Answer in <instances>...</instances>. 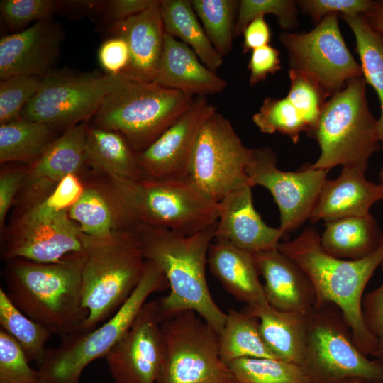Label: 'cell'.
Wrapping results in <instances>:
<instances>
[{"mask_svg": "<svg viewBox=\"0 0 383 383\" xmlns=\"http://www.w3.org/2000/svg\"><path fill=\"white\" fill-rule=\"evenodd\" d=\"M84 188L85 183L79 175L70 174L64 177L43 201L49 209L69 211L81 197Z\"/></svg>", "mask_w": 383, "mask_h": 383, "instance_id": "cell-45", "label": "cell"}, {"mask_svg": "<svg viewBox=\"0 0 383 383\" xmlns=\"http://www.w3.org/2000/svg\"><path fill=\"white\" fill-rule=\"evenodd\" d=\"M26 167L4 168L0 174V226L4 231L5 220L15 197L20 192L26 173Z\"/></svg>", "mask_w": 383, "mask_h": 383, "instance_id": "cell-48", "label": "cell"}, {"mask_svg": "<svg viewBox=\"0 0 383 383\" xmlns=\"http://www.w3.org/2000/svg\"><path fill=\"white\" fill-rule=\"evenodd\" d=\"M228 365L237 383H307L299 365L279 359L243 358Z\"/></svg>", "mask_w": 383, "mask_h": 383, "instance_id": "cell-36", "label": "cell"}, {"mask_svg": "<svg viewBox=\"0 0 383 383\" xmlns=\"http://www.w3.org/2000/svg\"><path fill=\"white\" fill-rule=\"evenodd\" d=\"M380 266L383 272V262ZM362 311L367 330L378 341L374 357L383 360V280L377 288L364 295Z\"/></svg>", "mask_w": 383, "mask_h": 383, "instance_id": "cell-44", "label": "cell"}, {"mask_svg": "<svg viewBox=\"0 0 383 383\" xmlns=\"http://www.w3.org/2000/svg\"><path fill=\"white\" fill-rule=\"evenodd\" d=\"M157 0L106 1L104 14L111 24L148 9Z\"/></svg>", "mask_w": 383, "mask_h": 383, "instance_id": "cell-49", "label": "cell"}, {"mask_svg": "<svg viewBox=\"0 0 383 383\" xmlns=\"http://www.w3.org/2000/svg\"><path fill=\"white\" fill-rule=\"evenodd\" d=\"M345 383H374L362 379H352L347 381Z\"/></svg>", "mask_w": 383, "mask_h": 383, "instance_id": "cell-52", "label": "cell"}, {"mask_svg": "<svg viewBox=\"0 0 383 383\" xmlns=\"http://www.w3.org/2000/svg\"><path fill=\"white\" fill-rule=\"evenodd\" d=\"M168 282L161 269L145 260L141 279L128 299L108 320L93 330L62 338L60 344L46 350L38 366L43 383H79L85 367L107 353L131 328L148 298L165 291Z\"/></svg>", "mask_w": 383, "mask_h": 383, "instance_id": "cell-7", "label": "cell"}, {"mask_svg": "<svg viewBox=\"0 0 383 383\" xmlns=\"http://www.w3.org/2000/svg\"><path fill=\"white\" fill-rule=\"evenodd\" d=\"M212 104L196 96L191 106L154 142L135 152L142 179L163 181L189 180L194 142Z\"/></svg>", "mask_w": 383, "mask_h": 383, "instance_id": "cell-17", "label": "cell"}, {"mask_svg": "<svg viewBox=\"0 0 383 383\" xmlns=\"http://www.w3.org/2000/svg\"><path fill=\"white\" fill-rule=\"evenodd\" d=\"M328 172L309 165L296 172L282 171L268 147L250 149L246 167L252 186H262L272 195L280 213L279 228L285 233L309 220Z\"/></svg>", "mask_w": 383, "mask_h": 383, "instance_id": "cell-15", "label": "cell"}, {"mask_svg": "<svg viewBox=\"0 0 383 383\" xmlns=\"http://www.w3.org/2000/svg\"><path fill=\"white\" fill-rule=\"evenodd\" d=\"M6 261L4 289L19 310L61 338L84 331L89 313L82 296L83 250L56 262Z\"/></svg>", "mask_w": 383, "mask_h": 383, "instance_id": "cell-2", "label": "cell"}, {"mask_svg": "<svg viewBox=\"0 0 383 383\" xmlns=\"http://www.w3.org/2000/svg\"><path fill=\"white\" fill-rule=\"evenodd\" d=\"M382 238L383 233L370 213L326 222L320 243L323 250L331 256L355 260L374 252Z\"/></svg>", "mask_w": 383, "mask_h": 383, "instance_id": "cell-29", "label": "cell"}, {"mask_svg": "<svg viewBox=\"0 0 383 383\" xmlns=\"http://www.w3.org/2000/svg\"><path fill=\"white\" fill-rule=\"evenodd\" d=\"M68 215L82 233L95 238L134 228L106 182L85 183L83 194Z\"/></svg>", "mask_w": 383, "mask_h": 383, "instance_id": "cell-27", "label": "cell"}, {"mask_svg": "<svg viewBox=\"0 0 383 383\" xmlns=\"http://www.w3.org/2000/svg\"><path fill=\"white\" fill-rule=\"evenodd\" d=\"M364 170L343 167L339 176L326 181L309 221H331L370 213V207L383 199V184L367 179Z\"/></svg>", "mask_w": 383, "mask_h": 383, "instance_id": "cell-23", "label": "cell"}, {"mask_svg": "<svg viewBox=\"0 0 383 383\" xmlns=\"http://www.w3.org/2000/svg\"><path fill=\"white\" fill-rule=\"evenodd\" d=\"M290 88L287 97L306 123L309 134L315 128L330 98L323 89L308 76L289 69Z\"/></svg>", "mask_w": 383, "mask_h": 383, "instance_id": "cell-38", "label": "cell"}, {"mask_svg": "<svg viewBox=\"0 0 383 383\" xmlns=\"http://www.w3.org/2000/svg\"><path fill=\"white\" fill-rule=\"evenodd\" d=\"M204 31L214 48L221 55L232 50L239 1L191 0Z\"/></svg>", "mask_w": 383, "mask_h": 383, "instance_id": "cell-35", "label": "cell"}, {"mask_svg": "<svg viewBox=\"0 0 383 383\" xmlns=\"http://www.w3.org/2000/svg\"><path fill=\"white\" fill-rule=\"evenodd\" d=\"M307 337L300 367L307 383L383 382V360H370L356 345L341 310L315 304L307 313Z\"/></svg>", "mask_w": 383, "mask_h": 383, "instance_id": "cell-9", "label": "cell"}, {"mask_svg": "<svg viewBox=\"0 0 383 383\" xmlns=\"http://www.w3.org/2000/svg\"><path fill=\"white\" fill-rule=\"evenodd\" d=\"M106 184L134 227L145 225L192 235L218 221V203L189 180L108 179Z\"/></svg>", "mask_w": 383, "mask_h": 383, "instance_id": "cell-5", "label": "cell"}, {"mask_svg": "<svg viewBox=\"0 0 383 383\" xmlns=\"http://www.w3.org/2000/svg\"><path fill=\"white\" fill-rule=\"evenodd\" d=\"M278 250L294 261L313 284L316 304L330 302L342 311L357 348L374 357L377 340L367 330L362 311L365 288L383 262V238L377 248L359 260L335 257L326 252L320 235L311 226L295 238L281 242Z\"/></svg>", "mask_w": 383, "mask_h": 383, "instance_id": "cell-3", "label": "cell"}, {"mask_svg": "<svg viewBox=\"0 0 383 383\" xmlns=\"http://www.w3.org/2000/svg\"><path fill=\"white\" fill-rule=\"evenodd\" d=\"M89 120L72 126L27 165L22 200L45 198L67 175L79 174L86 165L85 140Z\"/></svg>", "mask_w": 383, "mask_h": 383, "instance_id": "cell-19", "label": "cell"}, {"mask_svg": "<svg viewBox=\"0 0 383 383\" xmlns=\"http://www.w3.org/2000/svg\"><path fill=\"white\" fill-rule=\"evenodd\" d=\"M207 263L211 273L237 301L246 305L267 303L253 253L216 240L209 246Z\"/></svg>", "mask_w": 383, "mask_h": 383, "instance_id": "cell-25", "label": "cell"}, {"mask_svg": "<svg viewBox=\"0 0 383 383\" xmlns=\"http://www.w3.org/2000/svg\"><path fill=\"white\" fill-rule=\"evenodd\" d=\"M42 199L22 201L7 233L2 257L56 262L83 250L82 233L68 211L49 209Z\"/></svg>", "mask_w": 383, "mask_h": 383, "instance_id": "cell-14", "label": "cell"}, {"mask_svg": "<svg viewBox=\"0 0 383 383\" xmlns=\"http://www.w3.org/2000/svg\"><path fill=\"white\" fill-rule=\"evenodd\" d=\"M157 299L145 303L105 356L114 383H157L165 355Z\"/></svg>", "mask_w": 383, "mask_h": 383, "instance_id": "cell-16", "label": "cell"}, {"mask_svg": "<svg viewBox=\"0 0 383 383\" xmlns=\"http://www.w3.org/2000/svg\"><path fill=\"white\" fill-rule=\"evenodd\" d=\"M38 383H43V382H41L40 381V382H38Z\"/></svg>", "mask_w": 383, "mask_h": 383, "instance_id": "cell-54", "label": "cell"}, {"mask_svg": "<svg viewBox=\"0 0 383 383\" xmlns=\"http://www.w3.org/2000/svg\"><path fill=\"white\" fill-rule=\"evenodd\" d=\"M23 350L9 333L0 328V383H38V370L30 367Z\"/></svg>", "mask_w": 383, "mask_h": 383, "instance_id": "cell-41", "label": "cell"}, {"mask_svg": "<svg viewBox=\"0 0 383 383\" xmlns=\"http://www.w3.org/2000/svg\"><path fill=\"white\" fill-rule=\"evenodd\" d=\"M153 82L194 96L219 94L227 87L226 81L201 63L189 45L165 33Z\"/></svg>", "mask_w": 383, "mask_h": 383, "instance_id": "cell-24", "label": "cell"}, {"mask_svg": "<svg viewBox=\"0 0 383 383\" xmlns=\"http://www.w3.org/2000/svg\"><path fill=\"white\" fill-rule=\"evenodd\" d=\"M0 326L21 345L29 362H35L38 366L43 362L47 350L45 343L52 333L19 310L1 287Z\"/></svg>", "mask_w": 383, "mask_h": 383, "instance_id": "cell-34", "label": "cell"}, {"mask_svg": "<svg viewBox=\"0 0 383 383\" xmlns=\"http://www.w3.org/2000/svg\"><path fill=\"white\" fill-rule=\"evenodd\" d=\"M86 164L108 179H142L135 152L119 133L88 126L85 140Z\"/></svg>", "mask_w": 383, "mask_h": 383, "instance_id": "cell-28", "label": "cell"}, {"mask_svg": "<svg viewBox=\"0 0 383 383\" xmlns=\"http://www.w3.org/2000/svg\"><path fill=\"white\" fill-rule=\"evenodd\" d=\"M54 129L47 124L18 119L0 125L1 164L35 162L55 140Z\"/></svg>", "mask_w": 383, "mask_h": 383, "instance_id": "cell-32", "label": "cell"}, {"mask_svg": "<svg viewBox=\"0 0 383 383\" xmlns=\"http://www.w3.org/2000/svg\"><path fill=\"white\" fill-rule=\"evenodd\" d=\"M352 30L363 77L376 91L380 104L378 132L383 150V34L375 30L363 15L341 16Z\"/></svg>", "mask_w": 383, "mask_h": 383, "instance_id": "cell-33", "label": "cell"}, {"mask_svg": "<svg viewBox=\"0 0 383 383\" xmlns=\"http://www.w3.org/2000/svg\"><path fill=\"white\" fill-rule=\"evenodd\" d=\"M129 58L128 44L118 35L106 39L99 49V62L106 74H122L128 66Z\"/></svg>", "mask_w": 383, "mask_h": 383, "instance_id": "cell-46", "label": "cell"}, {"mask_svg": "<svg viewBox=\"0 0 383 383\" xmlns=\"http://www.w3.org/2000/svg\"><path fill=\"white\" fill-rule=\"evenodd\" d=\"M226 314L218 333L219 355L226 364L243 358L279 359L265 342L256 317L233 309Z\"/></svg>", "mask_w": 383, "mask_h": 383, "instance_id": "cell-31", "label": "cell"}, {"mask_svg": "<svg viewBox=\"0 0 383 383\" xmlns=\"http://www.w3.org/2000/svg\"><path fill=\"white\" fill-rule=\"evenodd\" d=\"M363 16L375 30L383 34V1H374L372 8Z\"/></svg>", "mask_w": 383, "mask_h": 383, "instance_id": "cell-51", "label": "cell"}, {"mask_svg": "<svg viewBox=\"0 0 383 383\" xmlns=\"http://www.w3.org/2000/svg\"><path fill=\"white\" fill-rule=\"evenodd\" d=\"M165 355L157 383H237L221 358L218 333L196 312L161 323Z\"/></svg>", "mask_w": 383, "mask_h": 383, "instance_id": "cell-10", "label": "cell"}, {"mask_svg": "<svg viewBox=\"0 0 383 383\" xmlns=\"http://www.w3.org/2000/svg\"><path fill=\"white\" fill-rule=\"evenodd\" d=\"M279 40L287 50L289 69L316 82L330 98L350 80L363 77L343 40L337 13L327 15L309 32H283Z\"/></svg>", "mask_w": 383, "mask_h": 383, "instance_id": "cell-13", "label": "cell"}, {"mask_svg": "<svg viewBox=\"0 0 383 383\" xmlns=\"http://www.w3.org/2000/svg\"><path fill=\"white\" fill-rule=\"evenodd\" d=\"M194 99L153 82L126 78L104 98L92 123L119 133L135 152H141L174 123Z\"/></svg>", "mask_w": 383, "mask_h": 383, "instance_id": "cell-8", "label": "cell"}, {"mask_svg": "<svg viewBox=\"0 0 383 383\" xmlns=\"http://www.w3.org/2000/svg\"><path fill=\"white\" fill-rule=\"evenodd\" d=\"M252 187L238 188L218 202L214 239L252 253L278 249L287 233L263 221L254 207Z\"/></svg>", "mask_w": 383, "mask_h": 383, "instance_id": "cell-20", "label": "cell"}, {"mask_svg": "<svg viewBox=\"0 0 383 383\" xmlns=\"http://www.w3.org/2000/svg\"><path fill=\"white\" fill-rule=\"evenodd\" d=\"M379 383H383V382H379Z\"/></svg>", "mask_w": 383, "mask_h": 383, "instance_id": "cell-55", "label": "cell"}, {"mask_svg": "<svg viewBox=\"0 0 383 383\" xmlns=\"http://www.w3.org/2000/svg\"><path fill=\"white\" fill-rule=\"evenodd\" d=\"M379 180H380L379 183L383 184V166L382 167L379 171Z\"/></svg>", "mask_w": 383, "mask_h": 383, "instance_id": "cell-53", "label": "cell"}, {"mask_svg": "<svg viewBox=\"0 0 383 383\" xmlns=\"http://www.w3.org/2000/svg\"><path fill=\"white\" fill-rule=\"evenodd\" d=\"M242 44L243 53L252 51L269 45L271 31L265 16H258L253 19L245 28Z\"/></svg>", "mask_w": 383, "mask_h": 383, "instance_id": "cell-50", "label": "cell"}, {"mask_svg": "<svg viewBox=\"0 0 383 383\" xmlns=\"http://www.w3.org/2000/svg\"><path fill=\"white\" fill-rule=\"evenodd\" d=\"M85 261L82 296L89 313L84 331L111 318L138 284L145 267L134 230L121 229L104 238L82 233Z\"/></svg>", "mask_w": 383, "mask_h": 383, "instance_id": "cell-4", "label": "cell"}, {"mask_svg": "<svg viewBox=\"0 0 383 383\" xmlns=\"http://www.w3.org/2000/svg\"><path fill=\"white\" fill-rule=\"evenodd\" d=\"M64 31L52 18L33 23L0 40V78L45 77L60 57Z\"/></svg>", "mask_w": 383, "mask_h": 383, "instance_id": "cell-18", "label": "cell"}, {"mask_svg": "<svg viewBox=\"0 0 383 383\" xmlns=\"http://www.w3.org/2000/svg\"><path fill=\"white\" fill-rule=\"evenodd\" d=\"M250 151L229 120L211 105L194 142L189 180L218 203L231 192L252 186L246 173Z\"/></svg>", "mask_w": 383, "mask_h": 383, "instance_id": "cell-11", "label": "cell"}, {"mask_svg": "<svg viewBox=\"0 0 383 383\" xmlns=\"http://www.w3.org/2000/svg\"><path fill=\"white\" fill-rule=\"evenodd\" d=\"M243 311L259 320L265 342L279 359L300 365L306 345L307 313L280 311L268 303L246 305Z\"/></svg>", "mask_w": 383, "mask_h": 383, "instance_id": "cell-26", "label": "cell"}, {"mask_svg": "<svg viewBox=\"0 0 383 383\" xmlns=\"http://www.w3.org/2000/svg\"><path fill=\"white\" fill-rule=\"evenodd\" d=\"M279 54V51L270 45L252 51L248 67L251 85L265 80L269 74L281 69Z\"/></svg>", "mask_w": 383, "mask_h": 383, "instance_id": "cell-47", "label": "cell"}, {"mask_svg": "<svg viewBox=\"0 0 383 383\" xmlns=\"http://www.w3.org/2000/svg\"><path fill=\"white\" fill-rule=\"evenodd\" d=\"M125 79L122 74L52 71L43 79L21 118L66 130L91 118L104 98Z\"/></svg>", "mask_w": 383, "mask_h": 383, "instance_id": "cell-12", "label": "cell"}, {"mask_svg": "<svg viewBox=\"0 0 383 383\" xmlns=\"http://www.w3.org/2000/svg\"><path fill=\"white\" fill-rule=\"evenodd\" d=\"M57 12V1L1 0L0 13L8 28L14 33L36 23L52 18Z\"/></svg>", "mask_w": 383, "mask_h": 383, "instance_id": "cell-42", "label": "cell"}, {"mask_svg": "<svg viewBox=\"0 0 383 383\" xmlns=\"http://www.w3.org/2000/svg\"><path fill=\"white\" fill-rule=\"evenodd\" d=\"M252 121L261 132L279 133L288 136L296 144L308 127L294 106L284 98L266 97L259 111L252 116Z\"/></svg>", "mask_w": 383, "mask_h": 383, "instance_id": "cell-37", "label": "cell"}, {"mask_svg": "<svg viewBox=\"0 0 383 383\" xmlns=\"http://www.w3.org/2000/svg\"><path fill=\"white\" fill-rule=\"evenodd\" d=\"M216 225L192 235L145 225L133 228L143 257L158 266L168 282V294L157 299L162 322L193 311L218 333L223 328L227 314L215 303L206 278Z\"/></svg>", "mask_w": 383, "mask_h": 383, "instance_id": "cell-1", "label": "cell"}, {"mask_svg": "<svg viewBox=\"0 0 383 383\" xmlns=\"http://www.w3.org/2000/svg\"><path fill=\"white\" fill-rule=\"evenodd\" d=\"M363 77L350 80L345 87L326 101L309 133L321 153L312 168L355 167L366 170L372 155L382 149L378 122L370 111Z\"/></svg>", "mask_w": 383, "mask_h": 383, "instance_id": "cell-6", "label": "cell"}, {"mask_svg": "<svg viewBox=\"0 0 383 383\" xmlns=\"http://www.w3.org/2000/svg\"><path fill=\"white\" fill-rule=\"evenodd\" d=\"M113 35L123 38L129 49V62L122 74L142 82L154 81L164 43L160 1L148 9L111 24Z\"/></svg>", "mask_w": 383, "mask_h": 383, "instance_id": "cell-21", "label": "cell"}, {"mask_svg": "<svg viewBox=\"0 0 383 383\" xmlns=\"http://www.w3.org/2000/svg\"><path fill=\"white\" fill-rule=\"evenodd\" d=\"M303 13L310 16L313 22L318 23L331 13L341 16L364 15L372 6L370 0H300L296 1Z\"/></svg>", "mask_w": 383, "mask_h": 383, "instance_id": "cell-43", "label": "cell"}, {"mask_svg": "<svg viewBox=\"0 0 383 383\" xmlns=\"http://www.w3.org/2000/svg\"><path fill=\"white\" fill-rule=\"evenodd\" d=\"M267 302L283 311L307 313L316 301L314 288L303 270L278 249L253 253Z\"/></svg>", "mask_w": 383, "mask_h": 383, "instance_id": "cell-22", "label": "cell"}, {"mask_svg": "<svg viewBox=\"0 0 383 383\" xmlns=\"http://www.w3.org/2000/svg\"><path fill=\"white\" fill-rule=\"evenodd\" d=\"M297 4L293 0H241L239 1L234 38L243 34L246 26L255 18L274 15L284 30H292L298 23Z\"/></svg>", "mask_w": 383, "mask_h": 383, "instance_id": "cell-39", "label": "cell"}, {"mask_svg": "<svg viewBox=\"0 0 383 383\" xmlns=\"http://www.w3.org/2000/svg\"><path fill=\"white\" fill-rule=\"evenodd\" d=\"M165 33L189 45L201 62L216 72L223 62L207 37L189 0H160Z\"/></svg>", "mask_w": 383, "mask_h": 383, "instance_id": "cell-30", "label": "cell"}, {"mask_svg": "<svg viewBox=\"0 0 383 383\" xmlns=\"http://www.w3.org/2000/svg\"><path fill=\"white\" fill-rule=\"evenodd\" d=\"M43 84L36 76H15L0 82V125L21 119L23 109Z\"/></svg>", "mask_w": 383, "mask_h": 383, "instance_id": "cell-40", "label": "cell"}]
</instances>
